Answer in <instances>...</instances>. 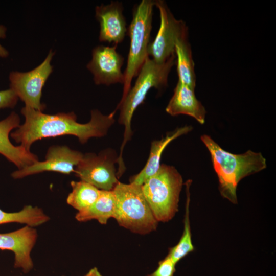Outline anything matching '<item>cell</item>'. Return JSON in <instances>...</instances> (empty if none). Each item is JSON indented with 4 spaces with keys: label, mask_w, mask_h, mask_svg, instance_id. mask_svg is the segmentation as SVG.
Here are the masks:
<instances>
[{
    "label": "cell",
    "mask_w": 276,
    "mask_h": 276,
    "mask_svg": "<svg viewBox=\"0 0 276 276\" xmlns=\"http://www.w3.org/2000/svg\"><path fill=\"white\" fill-rule=\"evenodd\" d=\"M112 47L98 45L92 51V58L87 68L94 76L96 84L110 85L124 84V75L121 68L124 58Z\"/></svg>",
    "instance_id": "10"
},
{
    "label": "cell",
    "mask_w": 276,
    "mask_h": 276,
    "mask_svg": "<svg viewBox=\"0 0 276 276\" xmlns=\"http://www.w3.org/2000/svg\"><path fill=\"white\" fill-rule=\"evenodd\" d=\"M37 236L36 231L28 225L12 232L0 234V249L12 251L15 257L14 267L20 268L26 273L33 267L30 253Z\"/></svg>",
    "instance_id": "12"
},
{
    "label": "cell",
    "mask_w": 276,
    "mask_h": 276,
    "mask_svg": "<svg viewBox=\"0 0 276 276\" xmlns=\"http://www.w3.org/2000/svg\"><path fill=\"white\" fill-rule=\"evenodd\" d=\"M200 139L210 153L221 195L237 204L238 183L243 178L265 169L266 159L260 152L250 150L239 154L227 152L206 134L201 135Z\"/></svg>",
    "instance_id": "2"
},
{
    "label": "cell",
    "mask_w": 276,
    "mask_h": 276,
    "mask_svg": "<svg viewBox=\"0 0 276 276\" xmlns=\"http://www.w3.org/2000/svg\"><path fill=\"white\" fill-rule=\"evenodd\" d=\"M155 6L159 11L160 27L148 45L147 53L155 61L163 63L175 55L177 41L188 37V28L183 21L175 18L164 1H155Z\"/></svg>",
    "instance_id": "7"
},
{
    "label": "cell",
    "mask_w": 276,
    "mask_h": 276,
    "mask_svg": "<svg viewBox=\"0 0 276 276\" xmlns=\"http://www.w3.org/2000/svg\"><path fill=\"white\" fill-rule=\"evenodd\" d=\"M18 98L16 94L10 88L0 91V109L13 108L17 103Z\"/></svg>",
    "instance_id": "23"
},
{
    "label": "cell",
    "mask_w": 276,
    "mask_h": 276,
    "mask_svg": "<svg viewBox=\"0 0 276 276\" xmlns=\"http://www.w3.org/2000/svg\"><path fill=\"white\" fill-rule=\"evenodd\" d=\"M19 123V117L15 112L0 121V154L15 164L18 169L38 161L37 156L30 150L21 145L15 146L9 140L11 131L18 127Z\"/></svg>",
    "instance_id": "14"
},
{
    "label": "cell",
    "mask_w": 276,
    "mask_h": 276,
    "mask_svg": "<svg viewBox=\"0 0 276 276\" xmlns=\"http://www.w3.org/2000/svg\"><path fill=\"white\" fill-rule=\"evenodd\" d=\"M84 276H102L97 267H94L90 269Z\"/></svg>",
    "instance_id": "25"
},
{
    "label": "cell",
    "mask_w": 276,
    "mask_h": 276,
    "mask_svg": "<svg viewBox=\"0 0 276 276\" xmlns=\"http://www.w3.org/2000/svg\"><path fill=\"white\" fill-rule=\"evenodd\" d=\"M191 181V180H188L186 182L187 199L183 221L184 227L183 233L178 243L170 249L169 254H168L176 264L181 259L194 250V247L192 241L189 219V205L190 201L189 189Z\"/></svg>",
    "instance_id": "20"
},
{
    "label": "cell",
    "mask_w": 276,
    "mask_h": 276,
    "mask_svg": "<svg viewBox=\"0 0 276 276\" xmlns=\"http://www.w3.org/2000/svg\"><path fill=\"white\" fill-rule=\"evenodd\" d=\"M112 191L115 198L113 218L120 226L142 235L156 229L158 222L144 197L141 186L119 181Z\"/></svg>",
    "instance_id": "5"
},
{
    "label": "cell",
    "mask_w": 276,
    "mask_h": 276,
    "mask_svg": "<svg viewBox=\"0 0 276 276\" xmlns=\"http://www.w3.org/2000/svg\"><path fill=\"white\" fill-rule=\"evenodd\" d=\"M123 11L122 4L118 1L96 6V18L100 24V41L113 43L114 45L123 41L128 31Z\"/></svg>",
    "instance_id": "13"
},
{
    "label": "cell",
    "mask_w": 276,
    "mask_h": 276,
    "mask_svg": "<svg viewBox=\"0 0 276 276\" xmlns=\"http://www.w3.org/2000/svg\"><path fill=\"white\" fill-rule=\"evenodd\" d=\"M176 264L169 255L160 261L157 268L147 276H173L176 271Z\"/></svg>",
    "instance_id": "22"
},
{
    "label": "cell",
    "mask_w": 276,
    "mask_h": 276,
    "mask_svg": "<svg viewBox=\"0 0 276 276\" xmlns=\"http://www.w3.org/2000/svg\"><path fill=\"white\" fill-rule=\"evenodd\" d=\"M115 198L112 191L100 190L99 197L90 206L78 211L76 219L80 222L96 219L101 224H106L108 220L113 218Z\"/></svg>",
    "instance_id": "17"
},
{
    "label": "cell",
    "mask_w": 276,
    "mask_h": 276,
    "mask_svg": "<svg viewBox=\"0 0 276 276\" xmlns=\"http://www.w3.org/2000/svg\"><path fill=\"white\" fill-rule=\"evenodd\" d=\"M182 185V176L174 167L162 164L156 173L141 186L157 222H168L177 212Z\"/></svg>",
    "instance_id": "4"
},
{
    "label": "cell",
    "mask_w": 276,
    "mask_h": 276,
    "mask_svg": "<svg viewBox=\"0 0 276 276\" xmlns=\"http://www.w3.org/2000/svg\"><path fill=\"white\" fill-rule=\"evenodd\" d=\"M191 126L186 125L168 132L166 136L159 140H155L151 144L150 154L143 169L133 176L130 182L142 186L150 177L154 175L159 168L162 154L168 145L177 137L188 133L192 130Z\"/></svg>",
    "instance_id": "16"
},
{
    "label": "cell",
    "mask_w": 276,
    "mask_h": 276,
    "mask_svg": "<svg viewBox=\"0 0 276 276\" xmlns=\"http://www.w3.org/2000/svg\"><path fill=\"white\" fill-rule=\"evenodd\" d=\"M178 81L194 89L196 75L191 46L188 37L179 39L175 47Z\"/></svg>",
    "instance_id": "18"
},
{
    "label": "cell",
    "mask_w": 276,
    "mask_h": 276,
    "mask_svg": "<svg viewBox=\"0 0 276 276\" xmlns=\"http://www.w3.org/2000/svg\"><path fill=\"white\" fill-rule=\"evenodd\" d=\"M21 112L25 118V123L11 136L30 150L34 142L44 138L72 135L84 144L91 137H102L114 123L116 111L104 115L97 109L93 110L90 121L85 124L78 123L74 112L47 114L27 106Z\"/></svg>",
    "instance_id": "1"
},
{
    "label": "cell",
    "mask_w": 276,
    "mask_h": 276,
    "mask_svg": "<svg viewBox=\"0 0 276 276\" xmlns=\"http://www.w3.org/2000/svg\"><path fill=\"white\" fill-rule=\"evenodd\" d=\"M83 156V154L80 152L66 146H53L48 149L45 160L37 161L18 169L11 175L14 178L17 179L44 171L70 174L74 172V167L78 165Z\"/></svg>",
    "instance_id": "11"
},
{
    "label": "cell",
    "mask_w": 276,
    "mask_h": 276,
    "mask_svg": "<svg viewBox=\"0 0 276 276\" xmlns=\"http://www.w3.org/2000/svg\"><path fill=\"white\" fill-rule=\"evenodd\" d=\"M166 111L172 116L186 114L194 118L201 124L205 123L206 110L196 98L194 89L178 81Z\"/></svg>",
    "instance_id": "15"
},
{
    "label": "cell",
    "mask_w": 276,
    "mask_h": 276,
    "mask_svg": "<svg viewBox=\"0 0 276 276\" xmlns=\"http://www.w3.org/2000/svg\"><path fill=\"white\" fill-rule=\"evenodd\" d=\"M49 219L42 210L31 205L25 206L17 212L8 213L0 209V224L17 222L33 227L42 224Z\"/></svg>",
    "instance_id": "21"
},
{
    "label": "cell",
    "mask_w": 276,
    "mask_h": 276,
    "mask_svg": "<svg viewBox=\"0 0 276 276\" xmlns=\"http://www.w3.org/2000/svg\"><path fill=\"white\" fill-rule=\"evenodd\" d=\"M6 27L3 25H0V39H4L6 38ZM8 55V51L0 43V57L6 58Z\"/></svg>",
    "instance_id": "24"
},
{
    "label": "cell",
    "mask_w": 276,
    "mask_h": 276,
    "mask_svg": "<svg viewBox=\"0 0 276 276\" xmlns=\"http://www.w3.org/2000/svg\"><path fill=\"white\" fill-rule=\"evenodd\" d=\"M54 54L50 50L44 61L30 71L10 72V88L25 102V106L40 111L44 109L45 105L41 103L40 99L42 88L53 71L51 62Z\"/></svg>",
    "instance_id": "8"
},
{
    "label": "cell",
    "mask_w": 276,
    "mask_h": 276,
    "mask_svg": "<svg viewBox=\"0 0 276 276\" xmlns=\"http://www.w3.org/2000/svg\"><path fill=\"white\" fill-rule=\"evenodd\" d=\"M71 185L72 190L67 197L66 202L78 211L91 205L99 196L100 190L83 180L72 181Z\"/></svg>",
    "instance_id": "19"
},
{
    "label": "cell",
    "mask_w": 276,
    "mask_h": 276,
    "mask_svg": "<svg viewBox=\"0 0 276 276\" xmlns=\"http://www.w3.org/2000/svg\"><path fill=\"white\" fill-rule=\"evenodd\" d=\"M155 1L142 0L134 7L128 31L130 47L125 71L122 101L131 88L133 78L137 76L148 56L147 49L152 29L153 8Z\"/></svg>",
    "instance_id": "6"
},
{
    "label": "cell",
    "mask_w": 276,
    "mask_h": 276,
    "mask_svg": "<svg viewBox=\"0 0 276 276\" xmlns=\"http://www.w3.org/2000/svg\"><path fill=\"white\" fill-rule=\"evenodd\" d=\"M118 157L111 150H106L98 155L83 154L74 172L81 180L99 190L112 191L119 181L115 164Z\"/></svg>",
    "instance_id": "9"
},
{
    "label": "cell",
    "mask_w": 276,
    "mask_h": 276,
    "mask_svg": "<svg viewBox=\"0 0 276 276\" xmlns=\"http://www.w3.org/2000/svg\"><path fill=\"white\" fill-rule=\"evenodd\" d=\"M176 63L175 54L166 61L158 63L148 57L137 75L134 86L125 98L120 102L115 111L120 109L119 122L125 127L124 139L118 157V164L124 166L122 154L125 145L130 140L132 132L131 120L136 108L143 103L148 91L152 88L159 89L167 85L168 76Z\"/></svg>",
    "instance_id": "3"
}]
</instances>
